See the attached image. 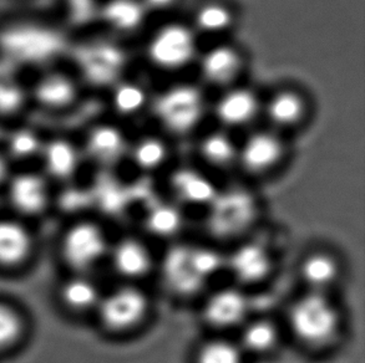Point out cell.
<instances>
[{
    "label": "cell",
    "instance_id": "30",
    "mask_svg": "<svg viewBox=\"0 0 365 363\" xmlns=\"http://www.w3.org/2000/svg\"><path fill=\"white\" fill-rule=\"evenodd\" d=\"M240 344L223 337H213L198 346L195 363H243Z\"/></svg>",
    "mask_w": 365,
    "mask_h": 363
},
{
    "label": "cell",
    "instance_id": "24",
    "mask_svg": "<svg viewBox=\"0 0 365 363\" xmlns=\"http://www.w3.org/2000/svg\"><path fill=\"white\" fill-rule=\"evenodd\" d=\"M175 193L182 201L191 204H205L215 199L217 196L216 188L201 173L192 169H181L175 173L173 179Z\"/></svg>",
    "mask_w": 365,
    "mask_h": 363
},
{
    "label": "cell",
    "instance_id": "28",
    "mask_svg": "<svg viewBox=\"0 0 365 363\" xmlns=\"http://www.w3.org/2000/svg\"><path fill=\"white\" fill-rule=\"evenodd\" d=\"M26 334V321L18 307L0 300V354L15 349Z\"/></svg>",
    "mask_w": 365,
    "mask_h": 363
},
{
    "label": "cell",
    "instance_id": "9",
    "mask_svg": "<svg viewBox=\"0 0 365 363\" xmlns=\"http://www.w3.org/2000/svg\"><path fill=\"white\" fill-rule=\"evenodd\" d=\"M284 144L276 132L257 131L252 133L238 148V162L253 176L266 174L281 162Z\"/></svg>",
    "mask_w": 365,
    "mask_h": 363
},
{
    "label": "cell",
    "instance_id": "12",
    "mask_svg": "<svg viewBox=\"0 0 365 363\" xmlns=\"http://www.w3.org/2000/svg\"><path fill=\"white\" fill-rule=\"evenodd\" d=\"M34 249V236L24 221L0 218V269L14 270L24 266Z\"/></svg>",
    "mask_w": 365,
    "mask_h": 363
},
{
    "label": "cell",
    "instance_id": "33",
    "mask_svg": "<svg viewBox=\"0 0 365 363\" xmlns=\"http://www.w3.org/2000/svg\"><path fill=\"white\" fill-rule=\"evenodd\" d=\"M148 228L155 236H173L182 226V216L173 206H158L150 211L146 221Z\"/></svg>",
    "mask_w": 365,
    "mask_h": 363
},
{
    "label": "cell",
    "instance_id": "31",
    "mask_svg": "<svg viewBox=\"0 0 365 363\" xmlns=\"http://www.w3.org/2000/svg\"><path fill=\"white\" fill-rule=\"evenodd\" d=\"M168 146L163 140L153 136L141 138L131 148V158L143 171H156L168 159Z\"/></svg>",
    "mask_w": 365,
    "mask_h": 363
},
{
    "label": "cell",
    "instance_id": "15",
    "mask_svg": "<svg viewBox=\"0 0 365 363\" xmlns=\"http://www.w3.org/2000/svg\"><path fill=\"white\" fill-rule=\"evenodd\" d=\"M228 266L237 281L252 285L266 279L271 273L273 261L266 246L246 243L238 246L228 258Z\"/></svg>",
    "mask_w": 365,
    "mask_h": 363
},
{
    "label": "cell",
    "instance_id": "18",
    "mask_svg": "<svg viewBox=\"0 0 365 363\" xmlns=\"http://www.w3.org/2000/svg\"><path fill=\"white\" fill-rule=\"evenodd\" d=\"M258 110L256 93L248 89H232L220 98L215 115L226 127H242L255 120Z\"/></svg>",
    "mask_w": 365,
    "mask_h": 363
},
{
    "label": "cell",
    "instance_id": "36",
    "mask_svg": "<svg viewBox=\"0 0 365 363\" xmlns=\"http://www.w3.org/2000/svg\"><path fill=\"white\" fill-rule=\"evenodd\" d=\"M178 0H141L146 10H166L176 4Z\"/></svg>",
    "mask_w": 365,
    "mask_h": 363
},
{
    "label": "cell",
    "instance_id": "22",
    "mask_svg": "<svg viewBox=\"0 0 365 363\" xmlns=\"http://www.w3.org/2000/svg\"><path fill=\"white\" fill-rule=\"evenodd\" d=\"M267 117L277 127H292L301 122L306 103L299 93L283 90L274 93L266 106Z\"/></svg>",
    "mask_w": 365,
    "mask_h": 363
},
{
    "label": "cell",
    "instance_id": "21",
    "mask_svg": "<svg viewBox=\"0 0 365 363\" xmlns=\"http://www.w3.org/2000/svg\"><path fill=\"white\" fill-rule=\"evenodd\" d=\"M29 100V85L21 80L16 65L0 58V117L15 116Z\"/></svg>",
    "mask_w": 365,
    "mask_h": 363
},
{
    "label": "cell",
    "instance_id": "34",
    "mask_svg": "<svg viewBox=\"0 0 365 363\" xmlns=\"http://www.w3.org/2000/svg\"><path fill=\"white\" fill-rule=\"evenodd\" d=\"M58 206L66 213H76L86 206V193L78 186L66 183L58 196Z\"/></svg>",
    "mask_w": 365,
    "mask_h": 363
},
{
    "label": "cell",
    "instance_id": "27",
    "mask_svg": "<svg viewBox=\"0 0 365 363\" xmlns=\"http://www.w3.org/2000/svg\"><path fill=\"white\" fill-rule=\"evenodd\" d=\"M203 161L216 168H226L237 161L238 147L226 132H211L200 143Z\"/></svg>",
    "mask_w": 365,
    "mask_h": 363
},
{
    "label": "cell",
    "instance_id": "7",
    "mask_svg": "<svg viewBox=\"0 0 365 363\" xmlns=\"http://www.w3.org/2000/svg\"><path fill=\"white\" fill-rule=\"evenodd\" d=\"M163 278L166 288L178 296L198 294L208 281L198 271L190 246H176L168 251L163 259Z\"/></svg>",
    "mask_w": 365,
    "mask_h": 363
},
{
    "label": "cell",
    "instance_id": "6",
    "mask_svg": "<svg viewBox=\"0 0 365 363\" xmlns=\"http://www.w3.org/2000/svg\"><path fill=\"white\" fill-rule=\"evenodd\" d=\"M49 182L41 171L13 173L4 186L13 211L23 218H34L45 213L53 201Z\"/></svg>",
    "mask_w": 365,
    "mask_h": 363
},
{
    "label": "cell",
    "instance_id": "20",
    "mask_svg": "<svg viewBox=\"0 0 365 363\" xmlns=\"http://www.w3.org/2000/svg\"><path fill=\"white\" fill-rule=\"evenodd\" d=\"M303 281L309 291L327 293L341 276V264L336 256L324 251L309 253L299 266Z\"/></svg>",
    "mask_w": 365,
    "mask_h": 363
},
{
    "label": "cell",
    "instance_id": "3",
    "mask_svg": "<svg viewBox=\"0 0 365 363\" xmlns=\"http://www.w3.org/2000/svg\"><path fill=\"white\" fill-rule=\"evenodd\" d=\"M150 300L135 285H123L101 296L95 310L103 329L111 334H126L148 317Z\"/></svg>",
    "mask_w": 365,
    "mask_h": 363
},
{
    "label": "cell",
    "instance_id": "4",
    "mask_svg": "<svg viewBox=\"0 0 365 363\" xmlns=\"http://www.w3.org/2000/svg\"><path fill=\"white\" fill-rule=\"evenodd\" d=\"M205 112V100L193 85H176L155 101V115L163 128L173 135H187L197 126Z\"/></svg>",
    "mask_w": 365,
    "mask_h": 363
},
{
    "label": "cell",
    "instance_id": "2",
    "mask_svg": "<svg viewBox=\"0 0 365 363\" xmlns=\"http://www.w3.org/2000/svg\"><path fill=\"white\" fill-rule=\"evenodd\" d=\"M109 241L104 229L95 221H75L60 241V256L66 266L78 274H89L109 256Z\"/></svg>",
    "mask_w": 365,
    "mask_h": 363
},
{
    "label": "cell",
    "instance_id": "23",
    "mask_svg": "<svg viewBox=\"0 0 365 363\" xmlns=\"http://www.w3.org/2000/svg\"><path fill=\"white\" fill-rule=\"evenodd\" d=\"M279 341V331L276 324L268 319H257L242 325L240 347L243 352L267 354L276 349Z\"/></svg>",
    "mask_w": 365,
    "mask_h": 363
},
{
    "label": "cell",
    "instance_id": "13",
    "mask_svg": "<svg viewBox=\"0 0 365 363\" xmlns=\"http://www.w3.org/2000/svg\"><path fill=\"white\" fill-rule=\"evenodd\" d=\"M242 191H231L225 196H215L211 201L212 213L210 226L216 236H231L232 233L242 231L255 213L251 198Z\"/></svg>",
    "mask_w": 365,
    "mask_h": 363
},
{
    "label": "cell",
    "instance_id": "8",
    "mask_svg": "<svg viewBox=\"0 0 365 363\" xmlns=\"http://www.w3.org/2000/svg\"><path fill=\"white\" fill-rule=\"evenodd\" d=\"M79 96V84L73 75L63 70L48 69L29 85L30 100L50 111H60L74 105Z\"/></svg>",
    "mask_w": 365,
    "mask_h": 363
},
{
    "label": "cell",
    "instance_id": "10",
    "mask_svg": "<svg viewBox=\"0 0 365 363\" xmlns=\"http://www.w3.org/2000/svg\"><path fill=\"white\" fill-rule=\"evenodd\" d=\"M250 304L246 295L236 288H225L210 295L203 305L206 325L216 330L233 329L247 321Z\"/></svg>",
    "mask_w": 365,
    "mask_h": 363
},
{
    "label": "cell",
    "instance_id": "1",
    "mask_svg": "<svg viewBox=\"0 0 365 363\" xmlns=\"http://www.w3.org/2000/svg\"><path fill=\"white\" fill-rule=\"evenodd\" d=\"M288 325L301 344L324 347L341 330V312L327 293L308 290L289 306Z\"/></svg>",
    "mask_w": 365,
    "mask_h": 363
},
{
    "label": "cell",
    "instance_id": "5",
    "mask_svg": "<svg viewBox=\"0 0 365 363\" xmlns=\"http://www.w3.org/2000/svg\"><path fill=\"white\" fill-rule=\"evenodd\" d=\"M196 46V36L186 25H163L148 41V58L158 69L175 71L192 61Z\"/></svg>",
    "mask_w": 365,
    "mask_h": 363
},
{
    "label": "cell",
    "instance_id": "16",
    "mask_svg": "<svg viewBox=\"0 0 365 363\" xmlns=\"http://www.w3.org/2000/svg\"><path fill=\"white\" fill-rule=\"evenodd\" d=\"M200 70L207 84L226 88L236 81L242 70V58L237 50L230 45H218L201 59Z\"/></svg>",
    "mask_w": 365,
    "mask_h": 363
},
{
    "label": "cell",
    "instance_id": "29",
    "mask_svg": "<svg viewBox=\"0 0 365 363\" xmlns=\"http://www.w3.org/2000/svg\"><path fill=\"white\" fill-rule=\"evenodd\" d=\"M232 25V11L221 3H205L195 13V28L203 34H223L231 29Z\"/></svg>",
    "mask_w": 365,
    "mask_h": 363
},
{
    "label": "cell",
    "instance_id": "26",
    "mask_svg": "<svg viewBox=\"0 0 365 363\" xmlns=\"http://www.w3.org/2000/svg\"><path fill=\"white\" fill-rule=\"evenodd\" d=\"M45 140L33 127L21 126L10 131L5 141V154L10 161H30L38 158L44 146Z\"/></svg>",
    "mask_w": 365,
    "mask_h": 363
},
{
    "label": "cell",
    "instance_id": "25",
    "mask_svg": "<svg viewBox=\"0 0 365 363\" xmlns=\"http://www.w3.org/2000/svg\"><path fill=\"white\" fill-rule=\"evenodd\" d=\"M146 8L141 0H110L105 5V21L120 33H133L143 25Z\"/></svg>",
    "mask_w": 365,
    "mask_h": 363
},
{
    "label": "cell",
    "instance_id": "35",
    "mask_svg": "<svg viewBox=\"0 0 365 363\" xmlns=\"http://www.w3.org/2000/svg\"><path fill=\"white\" fill-rule=\"evenodd\" d=\"M11 174H13L11 161L5 154L4 151L0 149V188L5 186V184L9 181Z\"/></svg>",
    "mask_w": 365,
    "mask_h": 363
},
{
    "label": "cell",
    "instance_id": "32",
    "mask_svg": "<svg viewBox=\"0 0 365 363\" xmlns=\"http://www.w3.org/2000/svg\"><path fill=\"white\" fill-rule=\"evenodd\" d=\"M111 103L115 111L123 116L138 115L148 103V93L141 85L133 81H121L114 86Z\"/></svg>",
    "mask_w": 365,
    "mask_h": 363
},
{
    "label": "cell",
    "instance_id": "17",
    "mask_svg": "<svg viewBox=\"0 0 365 363\" xmlns=\"http://www.w3.org/2000/svg\"><path fill=\"white\" fill-rule=\"evenodd\" d=\"M126 137L113 125H98L90 130L85 140V153L100 166H113L125 156Z\"/></svg>",
    "mask_w": 365,
    "mask_h": 363
},
{
    "label": "cell",
    "instance_id": "11",
    "mask_svg": "<svg viewBox=\"0 0 365 363\" xmlns=\"http://www.w3.org/2000/svg\"><path fill=\"white\" fill-rule=\"evenodd\" d=\"M39 161L45 177L66 184L79 172L83 152L68 138L54 137L45 141Z\"/></svg>",
    "mask_w": 365,
    "mask_h": 363
},
{
    "label": "cell",
    "instance_id": "14",
    "mask_svg": "<svg viewBox=\"0 0 365 363\" xmlns=\"http://www.w3.org/2000/svg\"><path fill=\"white\" fill-rule=\"evenodd\" d=\"M115 273L128 280H138L153 269V256L148 246L138 238L128 236L118 241L109 251Z\"/></svg>",
    "mask_w": 365,
    "mask_h": 363
},
{
    "label": "cell",
    "instance_id": "19",
    "mask_svg": "<svg viewBox=\"0 0 365 363\" xmlns=\"http://www.w3.org/2000/svg\"><path fill=\"white\" fill-rule=\"evenodd\" d=\"M101 291L89 274L73 273L64 280L59 288V299L65 309L74 314H86L95 311L100 300Z\"/></svg>",
    "mask_w": 365,
    "mask_h": 363
}]
</instances>
